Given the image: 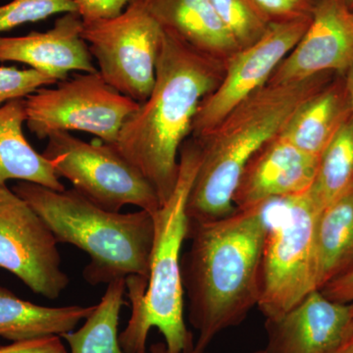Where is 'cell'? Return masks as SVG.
<instances>
[{"label":"cell","mask_w":353,"mask_h":353,"mask_svg":"<svg viewBox=\"0 0 353 353\" xmlns=\"http://www.w3.org/2000/svg\"><path fill=\"white\" fill-rule=\"evenodd\" d=\"M270 22L312 17L320 0H252Z\"/></svg>","instance_id":"484cf974"},{"label":"cell","mask_w":353,"mask_h":353,"mask_svg":"<svg viewBox=\"0 0 353 353\" xmlns=\"http://www.w3.org/2000/svg\"><path fill=\"white\" fill-rule=\"evenodd\" d=\"M311 18L272 22L259 41L228 60L220 85L197 110L192 138H203L232 109L268 83L281 62L303 38Z\"/></svg>","instance_id":"8fae6325"},{"label":"cell","mask_w":353,"mask_h":353,"mask_svg":"<svg viewBox=\"0 0 353 353\" xmlns=\"http://www.w3.org/2000/svg\"><path fill=\"white\" fill-rule=\"evenodd\" d=\"M132 0H72L83 24L112 19L121 15Z\"/></svg>","instance_id":"4316f807"},{"label":"cell","mask_w":353,"mask_h":353,"mask_svg":"<svg viewBox=\"0 0 353 353\" xmlns=\"http://www.w3.org/2000/svg\"><path fill=\"white\" fill-rule=\"evenodd\" d=\"M345 85H347L348 97H350V105L353 118V67L345 74Z\"/></svg>","instance_id":"f546056e"},{"label":"cell","mask_w":353,"mask_h":353,"mask_svg":"<svg viewBox=\"0 0 353 353\" xmlns=\"http://www.w3.org/2000/svg\"><path fill=\"white\" fill-rule=\"evenodd\" d=\"M331 75L267 83L232 109L206 136L196 139L201 162L188 199L190 221L220 219L236 210L234 192L248 161L277 138L309 97L331 82Z\"/></svg>","instance_id":"3957f363"},{"label":"cell","mask_w":353,"mask_h":353,"mask_svg":"<svg viewBox=\"0 0 353 353\" xmlns=\"http://www.w3.org/2000/svg\"><path fill=\"white\" fill-rule=\"evenodd\" d=\"M54 83L57 81L37 70L0 67V108L7 102L24 99L39 88Z\"/></svg>","instance_id":"d4e9b609"},{"label":"cell","mask_w":353,"mask_h":353,"mask_svg":"<svg viewBox=\"0 0 353 353\" xmlns=\"http://www.w3.org/2000/svg\"><path fill=\"white\" fill-rule=\"evenodd\" d=\"M126 290V280L108 284L101 303L95 304L83 326L61 336L68 343L69 353H125L118 328Z\"/></svg>","instance_id":"44dd1931"},{"label":"cell","mask_w":353,"mask_h":353,"mask_svg":"<svg viewBox=\"0 0 353 353\" xmlns=\"http://www.w3.org/2000/svg\"><path fill=\"white\" fill-rule=\"evenodd\" d=\"M350 116L345 78L331 81L297 109L279 136L299 150L320 157Z\"/></svg>","instance_id":"e0dca14e"},{"label":"cell","mask_w":353,"mask_h":353,"mask_svg":"<svg viewBox=\"0 0 353 353\" xmlns=\"http://www.w3.org/2000/svg\"><path fill=\"white\" fill-rule=\"evenodd\" d=\"M317 289L353 267V192L322 211L316 232Z\"/></svg>","instance_id":"ffe728a7"},{"label":"cell","mask_w":353,"mask_h":353,"mask_svg":"<svg viewBox=\"0 0 353 353\" xmlns=\"http://www.w3.org/2000/svg\"><path fill=\"white\" fill-rule=\"evenodd\" d=\"M161 27L194 50L228 61L239 50L210 0H146Z\"/></svg>","instance_id":"2e32d148"},{"label":"cell","mask_w":353,"mask_h":353,"mask_svg":"<svg viewBox=\"0 0 353 353\" xmlns=\"http://www.w3.org/2000/svg\"><path fill=\"white\" fill-rule=\"evenodd\" d=\"M345 1L347 6L353 11V0H345Z\"/></svg>","instance_id":"d6a6232c"},{"label":"cell","mask_w":353,"mask_h":353,"mask_svg":"<svg viewBox=\"0 0 353 353\" xmlns=\"http://www.w3.org/2000/svg\"><path fill=\"white\" fill-rule=\"evenodd\" d=\"M353 67V11L345 0H320L307 30L268 83L307 80Z\"/></svg>","instance_id":"7c38bea8"},{"label":"cell","mask_w":353,"mask_h":353,"mask_svg":"<svg viewBox=\"0 0 353 353\" xmlns=\"http://www.w3.org/2000/svg\"><path fill=\"white\" fill-rule=\"evenodd\" d=\"M54 234L12 190L0 188V268L11 272L32 292L57 299L70 279L61 270Z\"/></svg>","instance_id":"30bf717a"},{"label":"cell","mask_w":353,"mask_h":353,"mask_svg":"<svg viewBox=\"0 0 353 353\" xmlns=\"http://www.w3.org/2000/svg\"><path fill=\"white\" fill-rule=\"evenodd\" d=\"M353 192L352 114L320 155L309 194L321 210Z\"/></svg>","instance_id":"7402d4cb"},{"label":"cell","mask_w":353,"mask_h":353,"mask_svg":"<svg viewBox=\"0 0 353 353\" xmlns=\"http://www.w3.org/2000/svg\"><path fill=\"white\" fill-rule=\"evenodd\" d=\"M253 353H265V352H264V350H257V352H255Z\"/></svg>","instance_id":"836d02e7"},{"label":"cell","mask_w":353,"mask_h":353,"mask_svg":"<svg viewBox=\"0 0 353 353\" xmlns=\"http://www.w3.org/2000/svg\"><path fill=\"white\" fill-rule=\"evenodd\" d=\"M148 353H168L164 343H153L148 348ZM209 353V352H204Z\"/></svg>","instance_id":"1f68e13d"},{"label":"cell","mask_w":353,"mask_h":353,"mask_svg":"<svg viewBox=\"0 0 353 353\" xmlns=\"http://www.w3.org/2000/svg\"><path fill=\"white\" fill-rule=\"evenodd\" d=\"M353 325V303L309 294L277 320L266 321L265 353H336Z\"/></svg>","instance_id":"4fadbf2b"},{"label":"cell","mask_w":353,"mask_h":353,"mask_svg":"<svg viewBox=\"0 0 353 353\" xmlns=\"http://www.w3.org/2000/svg\"><path fill=\"white\" fill-rule=\"evenodd\" d=\"M270 202L279 220L268 225L257 304L266 321L279 319L318 290L316 232L322 212L309 190Z\"/></svg>","instance_id":"8992f818"},{"label":"cell","mask_w":353,"mask_h":353,"mask_svg":"<svg viewBox=\"0 0 353 353\" xmlns=\"http://www.w3.org/2000/svg\"><path fill=\"white\" fill-rule=\"evenodd\" d=\"M325 296L343 303H353V267L320 290Z\"/></svg>","instance_id":"f1b7e54d"},{"label":"cell","mask_w":353,"mask_h":353,"mask_svg":"<svg viewBox=\"0 0 353 353\" xmlns=\"http://www.w3.org/2000/svg\"><path fill=\"white\" fill-rule=\"evenodd\" d=\"M163 28L146 0H132L112 19L83 24V39L111 87L139 103L152 94Z\"/></svg>","instance_id":"9c48e42d"},{"label":"cell","mask_w":353,"mask_h":353,"mask_svg":"<svg viewBox=\"0 0 353 353\" xmlns=\"http://www.w3.org/2000/svg\"><path fill=\"white\" fill-rule=\"evenodd\" d=\"M25 99L0 108V188L11 180L38 183L57 192L65 190L52 163L26 139Z\"/></svg>","instance_id":"ac0fdd59"},{"label":"cell","mask_w":353,"mask_h":353,"mask_svg":"<svg viewBox=\"0 0 353 353\" xmlns=\"http://www.w3.org/2000/svg\"><path fill=\"white\" fill-rule=\"evenodd\" d=\"M226 64L163 29L152 94L130 116L114 145L152 183L161 205L175 189L178 157L197 110L220 85Z\"/></svg>","instance_id":"7a4b0ae2"},{"label":"cell","mask_w":353,"mask_h":353,"mask_svg":"<svg viewBox=\"0 0 353 353\" xmlns=\"http://www.w3.org/2000/svg\"><path fill=\"white\" fill-rule=\"evenodd\" d=\"M228 31L240 46L256 43L269 29L271 22L252 0H210Z\"/></svg>","instance_id":"603a6c76"},{"label":"cell","mask_w":353,"mask_h":353,"mask_svg":"<svg viewBox=\"0 0 353 353\" xmlns=\"http://www.w3.org/2000/svg\"><path fill=\"white\" fill-rule=\"evenodd\" d=\"M94 309L95 305H39L0 287V336L12 341L62 336L76 330Z\"/></svg>","instance_id":"d6986e66"},{"label":"cell","mask_w":353,"mask_h":353,"mask_svg":"<svg viewBox=\"0 0 353 353\" xmlns=\"http://www.w3.org/2000/svg\"><path fill=\"white\" fill-rule=\"evenodd\" d=\"M12 190L41 216L58 243L87 253L90 261L83 276L88 284L131 276L148 281L154 222L148 211L111 212L74 189L57 192L30 182H18Z\"/></svg>","instance_id":"5b68a950"},{"label":"cell","mask_w":353,"mask_h":353,"mask_svg":"<svg viewBox=\"0 0 353 353\" xmlns=\"http://www.w3.org/2000/svg\"><path fill=\"white\" fill-rule=\"evenodd\" d=\"M263 205L220 219L192 222L182 259L189 320L197 332L192 353H204L218 334L240 325L260 296V266L268 231Z\"/></svg>","instance_id":"6da1fadb"},{"label":"cell","mask_w":353,"mask_h":353,"mask_svg":"<svg viewBox=\"0 0 353 353\" xmlns=\"http://www.w3.org/2000/svg\"><path fill=\"white\" fill-rule=\"evenodd\" d=\"M43 152L59 178L95 205L120 212L137 206L150 214L161 206L157 190L141 171L108 143H87L70 132L50 134Z\"/></svg>","instance_id":"52a82bcc"},{"label":"cell","mask_w":353,"mask_h":353,"mask_svg":"<svg viewBox=\"0 0 353 353\" xmlns=\"http://www.w3.org/2000/svg\"><path fill=\"white\" fill-rule=\"evenodd\" d=\"M83 22L77 12L63 14L43 32L22 37L0 36V62H20L50 77L66 80L74 71L97 73L88 43L83 39Z\"/></svg>","instance_id":"9a60e30c"},{"label":"cell","mask_w":353,"mask_h":353,"mask_svg":"<svg viewBox=\"0 0 353 353\" xmlns=\"http://www.w3.org/2000/svg\"><path fill=\"white\" fill-rule=\"evenodd\" d=\"M139 104L111 87L99 72L83 73L28 95L26 125L39 139L57 132L82 131L114 145Z\"/></svg>","instance_id":"ba28073f"},{"label":"cell","mask_w":353,"mask_h":353,"mask_svg":"<svg viewBox=\"0 0 353 353\" xmlns=\"http://www.w3.org/2000/svg\"><path fill=\"white\" fill-rule=\"evenodd\" d=\"M201 162L199 141L187 139L179 155L175 189L152 214L154 239L148 281L139 276L126 279L132 313L126 328L119 333L125 353H148L152 328L163 336L168 353H192L194 350V334L185 321L181 252L189 236L188 199Z\"/></svg>","instance_id":"277c9868"},{"label":"cell","mask_w":353,"mask_h":353,"mask_svg":"<svg viewBox=\"0 0 353 353\" xmlns=\"http://www.w3.org/2000/svg\"><path fill=\"white\" fill-rule=\"evenodd\" d=\"M319 158L280 136L272 139L246 165L234 192V208H252L307 192L314 182Z\"/></svg>","instance_id":"5bb4252c"},{"label":"cell","mask_w":353,"mask_h":353,"mask_svg":"<svg viewBox=\"0 0 353 353\" xmlns=\"http://www.w3.org/2000/svg\"><path fill=\"white\" fill-rule=\"evenodd\" d=\"M336 353H353V325L352 331Z\"/></svg>","instance_id":"4dcf8cb0"},{"label":"cell","mask_w":353,"mask_h":353,"mask_svg":"<svg viewBox=\"0 0 353 353\" xmlns=\"http://www.w3.org/2000/svg\"><path fill=\"white\" fill-rule=\"evenodd\" d=\"M0 353H69L61 336H53L37 340L13 341L0 345Z\"/></svg>","instance_id":"83f0119b"},{"label":"cell","mask_w":353,"mask_h":353,"mask_svg":"<svg viewBox=\"0 0 353 353\" xmlns=\"http://www.w3.org/2000/svg\"><path fill=\"white\" fill-rule=\"evenodd\" d=\"M70 12H77L72 0H12L0 6V32Z\"/></svg>","instance_id":"cb8c5ba5"}]
</instances>
